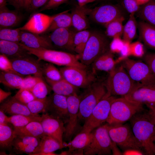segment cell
I'll return each mask as SVG.
<instances>
[{"label": "cell", "mask_w": 155, "mask_h": 155, "mask_svg": "<svg viewBox=\"0 0 155 155\" xmlns=\"http://www.w3.org/2000/svg\"><path fill=\"white\" fill-rule=\"evenodd\" d=\"M10 4L15 7L17 10L24 8V0H7Z\"/></svg>", "instance_id": "obj_55"}, {"label": "cell", "mask_w": 155, "mask_h": 155, "mask_svg": "<svg viewBox=\"0 0 155 155\" xmlns=\"http://www.w3.org/2000/svg\"><path fill=\"white\" fill-rule=\"evenodd\" d=\"M20 42L32 48L54 49L49 36L41 35L26 31L21 30Z\"/></svg>", "instance_id": "obj_20"}, {"label": "cell", "mask_w": 155, "mask_h": 155, "mask_svg": "<svg viewBox=\"0 0 155 155\" xmlns=\"http://www.w3.org/2000/svg\"><path fill=\"white\" fill-rule=\"evenodd\" d=\"M134 15L135 14H130L128 20L123 26V39L130 42L135 38L137 34V24Z\"/></svg>", "instance_id": "obj_37"}, {"label": "cell", "mask_w": 155, "mask_h": 155, "mask_svg": "<svg viewBox=\"0 0 155 155\" xmlns=\"http://www.w3.org/2000/svg\"><path fill=\"white\" fill-rule=\"evenodd\" d=\"M145 109L142 104L130 101L124 97L116 98L111 104L106 122L109 124L123 123Z\"/></svg>", "instance_id": "obj_6"}, {"label": "cell", "mask_w": 155, "mask_h": 155, "mask_svg": "<svg viewBox=\"0 0 155 155\" xmlns=\"http://www.w3.org/2000/svg\"><path fill=\"white\" fill-rule=\"evenodd\" d=\"M150 110L152 111L153 112L155 113V107L154 108H153L152 109H149Z\"/></svg>", "instance_id": "obj_63"}, {"label": "cell", "mask_w": 155, "mask_h": 155, "mask_svg": "<svg viewBox=\"0 0 155 155\" xmlns=\"http://www.w3.org/2000/svg\"><path fill=\"white\" fill-rule=\"evenodd\" d=\"M122 5L130 14H135L138 11L141 6L136 0H122Z\"/></svg>", "instance_id": "obj_46"}, {"label": "cell", "mask_w": 155, "mask_h": 155, "mask_svg": "<svg viewBox=\"0 0 155 155\" xmlns=\"http://www.w3.org/2000/svg\"><path fill=\"white\" fill-rule=\"evenodd\" d=\"M20 44L30 55L37 57L38 60H42L58 65L73 66L86 68L88 66L79 60L78 55L62 51L45 48L33 49L28 47L20 42Z\"/></svg>", "instance_id": "obj_3"}, {"label": "cell", "mask_w": 155, "mask_h": 155, "mask_svg": "<svg viewBox=\"0 0 155 155\" xmlns=\"http://www.w3.org/2000/svg\"><path fill=\"white\" fill-rule=\"evenodd\" d=\"M52 90L56 94L66 96L77 93L79 88L76 87L64 79L55 81L45 78Z\"/></svg>", "instance_id": "obj_31"}, {"label": "cell", "mask_w": 155, "mask_h": 155, "mask_svg": "<svg viewBox=\"0 0 155 155\" xmlns=\"http://www.w3.org/2000/svg\"><path fill=\"white\" fill-rule=\"evenodd\" d=\"M16 136H28L41 138L44 135L40 121H34L21 127H14Z\"/></svg>", "instance_id": "obj_30"}, {"label": "cell", "mask_w": 155, "mask_h": 155, "mask_svg": "<svg viewBox=\"0 0 155 155\" xmlns=\"http://www.w3.org/2000/svg\"><path fill=\"white\" fill-rule=\"evenodd\" d=\"M131 55L137 57L144 56V45L140 41L131 43Z\"/></svg>", "instance_id": "obj_48"}, {"label": "cell", "mask_w": 155, "mask_h": 155, "mask_svg": "<svg viewBox=\"0 0 155 155\" xmlns=\"http://www.w3.org/2000/svg\"><path fill=\"white\" fill-rule=\"evenodd\" d=\"M21 30L16 29L2 28L0 29V40L20 42Z\"/></svg>", "instance_id": "obj_41"}, {"label": "cell", "mask_w": 155, "mask_h": 155, "mask_svg": "<svg viewBox=\"0 0 155 155\" xmlns=\"http://www.w3.org/2000/svg\"><path fill=\"white\" fill-rule=\"evenodd\" d=\"M67 98L68 117L65 125L63 138L65 140L70 141L80 127L78 114L80 96L75 93Z\"/></svg>", "instance_id": "obj_12"}, {"label": "cell", "mask_w": 155, "mask_h": 155, "mask_svg": "<svg viewBox=\"0 0 155 155\" xmlns=\"http://www.w3.org/2000/svg\"><path fill=\"white\" fill-rule=\"evenodd\" d=\"M133 132L142 144L146 155H154L155 122L152 113L145 109L135 114L129 120Z\"/></svg>", "instance_id": "obj_1"}, {"label": "cell", "mask_w": 155, "mask_h": 155, "mask_svg": "<svg viewBox=\"0 0 155 155\" xmlns=\"http://www.w3.org/2000/svg\"><path fill=\"white\" fill-rule=\"evenodd\" d=\"M84 89V92L80 95L78 114L80 123L82 122L84 124L107 92L105 82L97 80Z\"/></svg>", "instance_id": "obj_2"}, {"label": "cell", "mask_w": 155, "mask_h": 155, "mask_svg": "<svg viewBox=\"0 0 155 155\" xmlns=\"http://www.w3.org/2000/svg\"><path fill=\"white\" fill-rule=\"evenodd\" d=\"M75 33L69 28H59L51 32L49 37L55 46L75 54L73 40Z\"/></svg>", "instance_id": "obj_18"}, {"label": "cell", "mask_w": 155, "mask_h": 155, "mask_svg": "<svg viewBox=\"0 0 155 155\" xmlns=\"http://www.w3.org/2000/svg\"><path fill=\"white\" fill-rule=\"evenodd\" d=\"M37 98H46L49 92V89L43 79H41L30 90Z\"/></svg>", "instance_id": "obj_43"}, {"label": "cell", "mask_w": 155, "mask_h": 155, "mask_svg": "<svg viewBox=\"0 0 155 155\" xmlns=\"http://www.w3.org/2000/svg\"><path fill=\"white\" fill-rule=\"evenodd\" d=\"M143 59L155 76V52L146 53L144 56Z\"/></svg>", "instance_id": "obj_50"}, {"label": "cell", "mask_w": 155, "mask_h": 155, "mask_svg": "<svg viewBox=\"0 0 155 155\" xmlns=\"http://www.w3.org/2000/svg\"><path fill=\"white\" fill-rule=\"evenodd\" d=\"M0 52L10 59L30 55L27 50L20 44V42L3 40H0Z\"/></svg>", "instance_id": "obj_25"}, {"label": "cell", "mask_w": 155, "mask_h": 155, "mask_svg": "<svg viewBox=\"0 0 155 155\" xmlns=\"http://www.w3.org/2000/svg\"><path fill=\"white\" fill-rule=\"evenodd\" d=\"M138 3L140 5H142L148 2L150 0H136Z\"/></svg>", "instance_id": "obj_61"}, {"label": "cell", "mask_w": 155, "mask_h": 155, "mask_svg": "<svg viewBox=\"0 0 155 155\" xmlns=\"http://www.w3.org/2000/svg\"><path fill=\"white\" fill-rule=\"evenodd\" d=\"M23 78L22 76L12 73L1 71L0 83L8 87L20 89Z\"/></svg>", "instance_id": "obj_35"}, {"label": "cell", "mask_w": 155, "mask_h": 155, "mask_svg": "<svg viewBox=\"0 0 155 155\" xmlns=\"http://www.w3.org/2000/svg\"><path fill=\"white\" fill-rule=\"evenodd\" d=\"M30 55L10 59L13 69L22 76L33 74L43 79L42 65Z\"/></svg>", "instance_id": "obj_15"}, {"label": "cell", "mask_w": 155, "mask_h": 155, "mask_svg": "<svg viewBox=\"0 0 155 155\" xmlns=\"http://www.w3.org/2000/svg\"><path fill=\"white\" fill-rule=\"evenodd\" d=\"M48 98V103L44 113L62 120L65 125L68 117L67 96L54 93Z\"/></svg>", "instance_id": "obj_16"}, {"label": "cell", "mask_w": 155, "mask_h": 155, "mask_svg": "<svg viewBox=\"0 0 155 155\" xmlns=\"http://www.w3.org/2000/svg\"><path fill=\"white\" fill-rule=\"evenodd\" d=\"M134 81L142 84H155V76L144 62L126 57L121 63Z\"/></svg>", "instance_id": "obj_10"}, {"label": "cell", "mask_w": 155, "mask_h": 155, "mask_svg": "<svg viewBox=\"0 0 155 155\" xmlns=\"http://www.w3.org/2000/svg\"><path fill=\"white\" fill-rule=\"evenodd\" d=\"M64 147L53 138L44 135L32 155H57L54 152Z\"/></svg>", "instance_id": "obj_24"}, {"label": "cell", "mask_w": 155, "mask_h": 155, "mask_svg": "<svg viewBox=\"0 0 155 155\" xmlns=\"http://www.w3.org/2000/svg\"><path fill=\"white\" fill-rule=\"evenodd\" d=\"M49 0H32L28 9L33 11L45 5Z\"/></svg>", "instance_id": "obj_53"}, {"label": "cell", "mask_w": 155, "mask_h": 155, "mask_svg": "<svg viewBox=\"0 0 155 155\" xmlns=\"http://www.w3.org/2000/svg\"><path fill=\"white\" fill-rule=\"evenodd\" d=\"M67 0H49L47 3L42 7L37 13L46 10L56 8L65 2Z\"/></svg>", "instance_id": "obj_51"}, {"label": "cell", "mask_w": 155, "mask_h": 155, "mask_svg": "<svg viewBox=\"0 0 155 155\" xmlns=\"http://www.w3.org/2000/svg\"><path fill=\"white\" fill-rule=\"evenodd\" d=\"M91 33V32L87 30L75 33L73 40L74 49L75 53L78 56L82 53Z\"/></svg>", "instance_id": "obj_39"}, {"label": "cell", "mask_w": 155, "mask_h": 155, "mask_svg": "<svg viewBox=\"0 0 155 155\" xmlns=\"http://www.w3.org/2000/svg\"><path fill=\"white\" fill-rule=\"evenodd\" d=\"M78 5L80 6H84L86 4L94 2L97 0H76Z\"/></svg>", "instance_id": "obj_58"}, {"label": "cell", "mask_w": 155, "mask_h": 155, "mask_svg": "<svg viewBox=\"0 0 155 155\" xmlns=\"http://www.w3.org/2000/svg\"><path fill=\"white\" fill-rule=\"evenodd\" d=\"M9 117H7L5 113L0 110V124H8L9 123Z\"/></svg>", "instance_id": "obj_56"}, {"label": "cell", "mask_w": 155, "mask_h": 155, "mask_svg": "<svg viewBox=\"0 0 155 155\" xmlns=\"http://www.w3.org/2000/svg\"><path fill=\"white\" fill-rule=\"evenodd\" d=\"M59 70L64 79L78 88L84 89L96 80L95 74L87 68L64 66Z\"/></svg>", "instance_id": "obj_11"}, {"label": "cell", "mask_w": 155, "mask_h": 155, "mask_svg": "<svg viewBox=\"0 0 155 155\" xmlns=\"http://www.w3.org/2000/svg\"><path fill=\"white\" fill-rule=\"evenodd\" d=\"M93 137L88 146L83 150L86 155H111L114 142L108 131L107 123L102 125L92 131Z\"/></svg>", "instance_id": "obj_8"}, {"label": "cell", "mask_w": 155, "mask_h": 155, "mask_svg": "<svg viewBox=\"0 0 155 155\" xmlns=\"http://www.w3.org/2000/svg\"><path fill=\"white\" fill-rule=\"evenodd\" d=\"M139 38L148 48L155 50V27L141 21L137 24Z\"/></svg>", "instance_id": "obj_27"}, {"label": "cell", "mask_w": 155, "mask_h": 155, "mask_svg": "<svg viewBox=\"0 0 155 155\" xmlns=\"http://www.w3.org/2000/svg\"><path fill=\"white\" fill-rule=\"evenodd\" d=\"M0 105V110L5 113L11 115H22L34 116L31 113L26 105L16 100L13 96L8 98Z\"/></svg>", "instance_id": "obj_23"}, {"label": "cell", "mask_w": 155, "mask_h": 155, "mask_svg": "<svg viewBox=\"0 0 155 155\" xmlns=\"http://www.w3.org/2000/svg\"><path fill=\"white\" fill-rule=\"evenodd\" d=\"M32 0H24V8L28 10Z\"/></svg>", "instance_id": "obj_59"}, {"label": "cell", "mask_w": 155, "mask_h": 155, "mask_svg": "<svg viewBox=\"0 0 155 155\" xmlns=\"http://www.w3.org/2000/svg\"><path fill=\"white\" fill-rule=\"evenodd\" d=\"M0 69L1 71L15 73L22 76L14 70L10 59L2 54L0 55Z\"/></svg>", "instance_id": "obj_45"}, {"label": "cell", "mask_w": 155, "mask_h": 155, "mask_svg": "<svg viewBox=\"0 0 155 155\" xmlns=\"http://www.w3.org/2000/svg\"><path fill=\"white\" fill-rule=\"evenodd\" d=\"M11 94L10 92H7L0 88V102L2 103Z\"/></svg>", "instance_id": "obj_57"}, {"label": "cell", "mask_w": 155, "mask_h": 155, "mask_svg": "<svg viewBox=\"0 0 155 155\" xmlns=\"http://www.w3.org/2000/svg\"><path fill=\"white\" fill-rule=\"evenodd\" d=\"M40 140V138L38 137L16 136L12 144V150L17 154L25 153L32 155Z\"/></svg>", "instance_id": "obj_21"}, {"label": "cell", "mask_w": 155, "mask_h": 155, "mask_svg": "<svg viewBox=\"0 0 155 155\" xmlns=\"http://www.w3.org/2000/svg\"><path fill=\"white\" fill-rule=\"evenodd\" d=\"M88 8L78 5L71 10L72 26L77 32L87 30L89 27Z\"/></svg>", "instance_id": "obj_28"}, {"label": "cell", "mask_w": 155, "mask_h": 155, "mask_svg": "<svg viewBox=\"0 0 155 155\" xmlns=\"http://www.w3.org/2000/svg\"><path fill=\"white\" fill-rule=\"evenodd\" d=\"M92 137V132H80L67 144L68 150L62 152L60 154H84L83 150L90 144Z\"/></svg>", "instance_id": "obj_22"}, {"label": "cell", "mask_w": 155, "mask_h": 155, "mask_svg": "<svg viewBox=\"0 0 155 155\" xmlns=\"http://www.w3.org/2000/svg\"><path fill=\"white\" fill-rule=\"evenodd\" d=\"M42 117L39 114L34 116L16 115L9 117V123L14 127H23L30 123L34 121H41Z\"/></svg>", "instance_id": "obj_38"}, {"label": "cell", "mask_w": 155, "mask_h": 155, "mask_svg": "<svg viewBox=\"0 0 155 155\" xmlns=\"http://www.w3.org/2000/svg\"><path fill=\"white\" fill-rule=\"evenodd\" d=\"M105 82L108 94L123 97L130 92L137 83L131 79L121 63H117L109 72Z\"/></svg>", "instance_id": "obj_4"}, {"label": "cell", "mask_w": 155, "mask_h": 155, "mask_svg": "<svg viewBox=\"0 0 155 155\" xmlns=\"http://www.w3.org/2000/svg\"><path fill=\"white\" fill-rule=\"evenodd\" d=\"M136 13L142 21L155 27V0L141 5Z\"/></svg>", "instance_id": "obj_32"}, {"label": "cell", "mask_w": 155, "mask_h": 155, "mask_svg": "<svg viewBox=\"0 0 155 155\" xmlns=\"http://www.w3.org/2000/svg\"><path fill=\"white\" fill-rule=\"evenodd\" d=\"M124 41L123 46L119 53L121 56V61L131 55V42L125 40Z\"/></svg>", "instance_id": "obj_52"}, {"label": "cell", "mask_w": 155, "mask_h": 155, "mask_svg": "<svg viewBox=\"0 0 155 155\" xmlns=\"http://www.w3.org/2000/svg\"><path fill=\"white\" fill-rule=\"evenodd\" d=\"M123 155H146L143 151L135 148H130L125 150L122 153Z\"/></svg>", "instance_id": "obj_54"}, {"label": "cell", "mask_w": 155, "mask_h": 155, "mask_svg": "<svg viewBox=\"0 0 155 155\" xmlns=\"http://www.w3.org/2000/svg\"><path fill=\"white\" fill-rule=\"evenodd\" d=\"M58 13L52 16L40 12L34 14L29 20L20 28L21 30L40 34L46 32Z\"/></svg>", "instance_id": "obj_19"}, {"label": "cell", "mask_w": 155, "mask_h": 155, "mask_svg": "<svg viewBox=\"0 0 155 155\" xmlns=\"http://www.w3.org/2000/svg\"><path fill=\"white\" fill-rule=\"evenodd\" d=\"M7 2V0H0V8L6 7Z\"/></svg>", "instance_id": "obj_60"}, {"label": "cell", "mask_w": 155, "mask_h": 155, "mask_svg": "<svg viewBox=\"0 0 155 155\" xmlns=\"http://www.w3.org/2000/svg\"><path fill=\"white\" fill-rule=\"evenodd\" d=\"M70 10H67L58 13L51 23L46 32H51L59 28H69L72 26L71 13Z\"/></svg>", "instance_id": "obj_33"}, {"label": "cell", "mask_w": 155, "mask_h": 155, "mask_svg": "<svg viewBox=\"0 0 155 155\" xmlns=\"http://www.w3.org/2000/svg\"><path fill=\"white\" fill-rule=\"evenodd\" d=\"M152 113V115H153V118H154V121L155 122V113H154L152 111H151V110H150Z\"/></svg>", "instance_id": "obj_62"}, {"label": "cell", "mask_w": 155, "mask_h": 155, "mask_svg": "<svg viewBox=\"0 0 155 155\" xmlns=\"http://www.w3.org/2000/svg\"><path fill=\"white\" fill-rule=\"evenodd\" d=\"M111 42L105 34L98 31L91 32L82 54L78 56L79 61L88 66L98 57L110 50Z\"/></svg>", "instance_id": "obj_5"}, {"label": "cell", "mask_w": 155, "mask_h": 155, "mask_svg": "<svg viewBox=\"0 0 155 155\" xmlns=\"http://www.w3.org/2000/svg\"><path fill=\"white\" fill-rule=\"evenodd\" d=\"M107 125L111 140L123 151L135 148L144 151L141 143L135 136L130 125L107 123Z\"/></svg>", "instance_id": "obj_7"}, {"label": "cell", "mask_w": 155, "mask_h": 155, "mask_svg": "<svg viewBox=\"0 0 155 155\" xmlns=\"http://www.w3.org/2000/svg\"><path fill=\"white\" fill-rule=\"evenodd\" d=\"M113 39L110 43V50L113 53H119L123 46L125 41L120 37H115Z\"/></svg>", "instance_id": "obj_49"}, {"label": "cell", "mask_w": 155, "mask_h": 155, "mask_svg": "<svg viewBox=\"0 0 155 155\" xmlns=\"http://www.w3.org/2000/svg\"><path fill=\"white\" fill-rule=\"evenodd\" d=\"M153 152L154 154V155H155V146L154 147L153 150Z\"/></svg>", "instance_id": "obj_64"}, {"label": "cell", "mask_w": 155, "mask_h": 155, "mask_svg": "<svg viewBox=\"0 0 155 155\" xmlns=\"http://www.w3.org/2000/svg\"><path fill=\"white\" fill-rule=\"evenodd\" d=\"M22 16L17 11L9 10L6 7L0 8V28H11L21 21Z\"/></svg>", "instance_id": "obj_29"}, {"label": "cell", "mask_w": 155, "mask_h": 155, "mask_svg": "<svg viewBox=\"0 0 155 155\" xmlns=\"http://www.w3.org/2000/svg\"><path fill=\"white\" fill-rule=\"evenodd\" d=\"M121 8L119 5L105 4L92 9L88 8V15L96 23L105 26L114 20L124 16Z\"/></svg>", "instance_id": "obj_13"}, {"label": "cell", "mask_w": 155, "mask_h": 155, "mask_svg": "<svg viewBox=\"0 0 155 155\" xmlns=\"http://www.w3.org/2000/svg\"><path fill=\"white\" fill-rule=\"evenodd\" d=\"M15 137L13 129L8 124H0V146L1 148L12 150V144Z\"/></svg>", "instance_id": "obj_34"}, {"label": "cell", "mask_w": 155, "mask_h": 155, "mask_svg": "<svg viewBox=\"0 0 155 155\" xmlns=\"http://www.w3.org/2000/svg\"><path fill=\"white\" fill-rule=\"evenodd\" d=\"M42 78L38 77L35 76H32L30 75L23 78L20 88L30 90Z\"/></svg>", "instance_id": "obj_47"}, {"label": "cell", "mask_w": 155, "mask_h": 155, "mask_svg": "<svg viewBox=\"0 0 155 155\" xmlns=\"http://www.w3.org/2000/svg\"><path fill=\"white\" fill-rule=\"evenodd\" d=\"M117 62L110 50L102 55L91 65V70L95 74L98 71H110L115 67Z\"/></svg>", "instance_id": "obj_26"}, {"label": "cell", "mask_w": 155, "mask_h": 155, "mask_svg": "<svg viewBox=\"0 0 155 155\" xmlns=\"http://www.w3.org/2000/svg\"><path fill=\"white\" fill-rule=\"evenodd\" d=\"M41 115L42 118L40 122L44 135L53 138L61 145L67 147L63 141L65 130L63 121L46 113H43Z\"/></svg>", "instance_id": "obj_17"}, {"label": "cell", "mask_w": 155, "mask_h": 155, "mask_svg": "<svg viewBox=\"0 0 155 155\" xmlns=\"http://www.w3.org/2000/svg\"><path fill=\"white\" fill-rule=\"evenodd\" d=\"M123 97L130 101L145 104L152 109L155 107V84L144 85L137 83L132 91Z\"/></svg>", "instance_id": "obj_14"}, {"label": "cell", "mask_w": 155, "mask_h": 155, "mask_svg": "<svg viewBox=\"0 0 155 155\" xmlns=\"http://www.w3.org/2000/svg\"><path fill=\"white\" fill-rule=\"evenodd\" d=\"M116 98L107 93L95 107L84 123L80 132H92L106 121L109 114L111 104Z\"/></svg>", "instance_id": "obj_9"}, {"label": "cell", "mask_w": 155, "mask_h": 155, "mask_svg": "<svg viewBox=\"0 0 155 155\" xmlns=\"http://www.w3.org/2000/svg\"><path fill=\"white\" fill-rule=\"evenodd\" d=\"M42 71L45 78L50 80L57 81L63 79L60 71L51 63H44L42 65Z\"/></svg>", "instance_id": "obj_40"}, {"label": "cell", "mask_w": 155, "mask_h": 155, "mask_svg": "<svg viewBox=\"0 0 155 155\" xmlns=\"http://www.w3.org/2000/svg\"><path fill=\"white\" fill-rule=\"evenodd\" d=\"M125 20L124 16L118 18L112 21L105 26V34L108 37L113 38L122 36Z\"/></svg>", "instance_id": "obj_36"}, {"label": "cell", "mask_w": 155, "mask_h": 155, "mask_svg": "<svg viewBox=\"0 0 155 155\" xmlns=\"http://www.w3.org/2000/svg\"><path fill=\"white\" fill-rule=\"evenodd\" d=\"M13 96L16 100L26 105L36 98L30 90L23 88L19 89Z\"/></svg>", "instance_id": "obj_44"}, {"label": "cell", "mask_w": 155, "mask_h": 155, "mask_svg": "<svg viewBox=\"0 0 155 155\" xmlns=\"http://www.w3.org/2000/svg\"><path fill=\"white\" fill-rule=\"evenodd\" d=\"M48 98L43 99L36 98L26 105L30 112L34 114L44 113L48 104Z\"/></svg>", "instance_id": "obj_42"}]
</instances>
